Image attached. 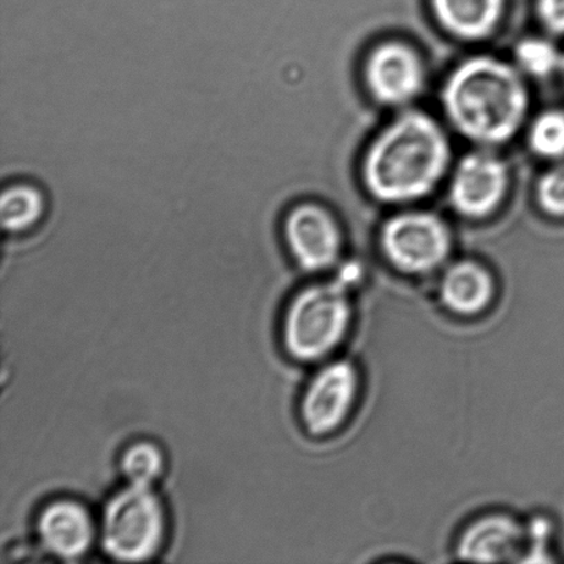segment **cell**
I'll return each mask as SVG.
<instances>
[{"instance_id": "cell-10", "label": "cell", "mask_w": 564, "mask_h": 564, "mask_svg": "<svg viewBox=\"0 0 564 564\" xmlns=\"http://www.w3.org/2000/svg\"><path fill=\"white\" fill-rule=\"evenodd\" d=\"M528 549V529L516 518L497 513L469 524L457 545L462 561L518 562Z\"/></svg>"}, {"instance_id": "cell-9", "label": "cell", "mask_w": 564, "mask_h": 564, "mask_svg": "<svg viewBox=\"0 0 564 564\" xmlns=\"http://www.w3.org/2000/svg\"><path fill=\"white\" fill-rule=\"evenodd\" d=\"M367 85L373 97L386 105L412 101L422 91V61L406 44L389 42L375 48L365 69Z\"/></svg>"}, {"instance_id": "cell-5", "label": "cell", "mask_w": 564, "mask_h": 564, "mask_svg": "<svg viewBox=\"0 0 564 564\" xmlns=\"http://www.w3.org/2000/svg\"><path fill=\"white\" fill-rule=\"evenodd\" d=\"M381 248L392 267L402 273L422 275L435 272L449 257V230L427 213H406L387 220Z\"/></svg>"}, {"instance_id": "cell-1", "label": "cell", "mask_w": 564, "mask_h": 564, "mask_svg": "<svg viewBox=\"0 0 564 564\" xmlns=\"http://www.w3.org/2000/svg\"><path fill=\"white\" fill-rule=\"evenodd\" d=\"M449 162V141L438 123L422 112H408L370 147L364 181L380 202H413L433 192Z\"/></svg>"}, {"instance_id": "cell-8", "label": "cell", "mask_w": 564, "mask_h": 564, "mask_svg": "<svg viewBox=\"0 0 564 564\" xmlns=\"http://www.w3.org/2000/svg\"><path fill=\"white\" fill-rule=\"evenodd\" d=\"M508 185L506 164L489 152H473L460 160L451 185V202L458 214L484 218L494 213Z\"/></svg>"}, {"instance_id": "cell-14", "label": "cell", "mask_w": 564, "mask_h": 564, "mask_svg": "<svg viewBox=\"0 0 564 564\" xmlns=\"http://www.w3.org/2000/svg\"><path fill=\"white\" fill-rule=\"evenodd\" d=\"M46 214V198L39 187L14 184L6 187L0 200V220L9 234H25L35 228Z\"/></svg>"}, {"instance_id": "cell-7", "label": "cell", "mask_w": 564, "mask_h": 564, "mask_svg": "<svg viewBox=\"0 0 564 564\" xmlns=\"http://www.w3.org/2000/svg\"><path fill=\"white\" fill-rule=\"evenodd\" d=\"M284 237L297 267L308 273L328 270L339 261L341 235L332 215L313 203H303L286 214Z\"/></svg>"}, {"instance_id": "cell-13", "label": "cell", "mask_w": 564, "mask_h": 564, "mask_svg": "<svg viewBox=\"0 0 564 564\" xmlns=\"http://www.w3.org/2000/svg\"><path fill=\"white\" fill-rule=\"evenodd\" d=\"M436 19L453 35L477 41L500 21L506 0H431Z\"/></svg>"}, {"instance_id": "cell-17", "label": "cell", "mask_w": 564, "mask_h": 564, "mask_svg": "<svg viewBox=\"0 0 564 564\" xmlns=\"http://www.w3.org/2000/svg\"><path fill=\"white\" fill-rule=\"evenodd\" d=\"M519 66L535 77H549L561 70L563 55L545 39H524L517 46Z\"/></svg>"}, {"instance_id": "cell-2", "label": "cell", "mask_w": 564, "mask_h": 564, "mask_svg": "<svg viewBox=\"0 0 564 564\" xmlns=\"http://www.w3.org/2000/svg\"><path fill=\"white\" fill-rule=\"evenodd\" d=\"M444 107L463 135L482 145H499L521 129L529 97L512 66L477 57L453 72L444 88Z\"/></svg>"}, {"instance_id": "cell-18", "label": "cell", "mask_w": 564, "mask_h": 564, "mask_svg": "<svg viewBox=\"0 0 564 564\" xmlns=\"http://www.w3.org/2000/svg\"><path fill=\"white\" fill-rule=\"evenodd\" d=\"M538 200L543 212L555 218H564V163L555 165L541 176Z\"/></svg>"}, {"instance_id": "cell-19", "label": "cell", "mask_w": 564, "mask_h": 564, "mask_svg": "<svg viewBox=\"0 0 564 564\" xmlns=\"http://www.w3.org/2000/svg\"><path fill=\"white\" fill-rule=\"evenodd\" d=\"M538 10L546 30L564 35V0H539Z\"/></svg>"}, {"instance_id": "cell-15", "label": "cell", "mask_w": 564, "mask_h": 564, "mask_svg": "<svg viewBox=\"0 0 564 564\" xmlns=\"http://www.w3.org/2000/svg\"><path fill=\"white\" fill-rule=\"evenodd\" d=\"M120 468L129 485L153 488L164 471L163 452L153 442H135L121 455Z\"/></svg>"}, {"instance_id": "cell-3", "label": "cell", "mask_w": 564, "mask_h": 564, "mask_svg": "<svg viewBox=\"0 0 564 564\" xmlns=\"http://www.w3.org/2000/svg\"><path fill=\"white\" fill-rule=\"evenodd\" d=\"M347 279L318 282L292 299L282 324V340L292 358L321 361L345 340L354 315Z\"/></svg>"}, {"instance_id": "cell-11", "label": "cell", "mask_w": 564, "mask_h": 564, "mask_svg": "<svg viewBox=\"0 0 564 564\" xmlns=\"http://www.w3.org/2000/svg\"><path fill=\"white\" fill-rule=\"evenodd\" d=\"M36 529L43 549L63 561L86 555L96 534L90 513L75 500L50 502L39 513Z\"/></svg>"}, {"instance_id": "cell-6", "label": "cell", "mask_w": 564, "mask_h": 564, "mask_svg": "<svg viewBox=\"0 0 564 564\" xmlns=\"http://www.w3.org/2000/svg\"><path fill=\"white\" fill-rule=\"evenodd\" d=\"M358 391V370L351 362L325 365L304 391L301 403L304 427L317 436L335 433L350 416Z\"/></svg>"}, {"instance_id": "cell-16", "label": "cell", "mask_w": 564, "mask_h": 564, "mask_svg": "<svg viewBox=\"0 0 564 564\" xmlns=\"http://www.w3.org/2000/svg\"><path fill=\"white\" fill-rule=\"evenodd\" d=\"M530 147L544 159L564 158V110H545L533 121Z\"/></svg>"}, {"instance_id": "cell-20", "label": "cell", "mask_w": 564, "mask_h": 564, "mask_svg": "<svg viewBox=\"0 0 564 564\" xmlns=\"http://www.w3.org/2000/svg\"><path fill=\"white\" fill-rule=\"evenodd\" d=\"M561 70H562V74H563V77H564V55H563V61H562V68H561Z\"/></svg>"}, {"instance_id": "cell-12", "label": "cell", "mask_w": 564, "mask_h": 564, "mask_svg": "<svg viewBox=\"0 0 564 564\" xmlns=\"http://www.w3.org/2000/svg\"><path fill=\"white\" fill-rule=\"evenodd\" d=\"M440 290L445 306L466 317L484 313L496 295L495 280L488 269L471 261L452 264L442 278Z\"/></svg>"}, {"instance_id": "cell-4", "label": "cell", "mask_w": 564, "mask_h": 564, "mask_svg": "<svg viewBox=\"0 0 564 564\" xmlns=\"http://www.w3.org/2000/svg\"><path fill=\"white\" fill-rule=\"evenodd\" d=\"M165 538V512L152 486L127 485L105 507L101 545L115 561L152 560Z\"/></svg>"}]
</instances>
